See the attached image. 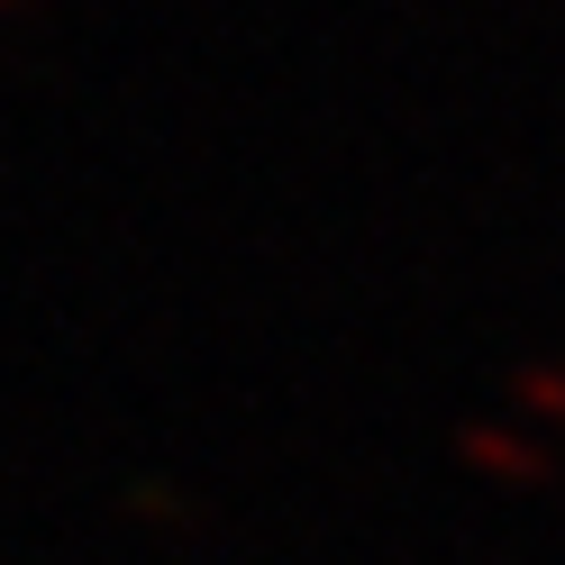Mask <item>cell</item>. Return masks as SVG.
Wrapping results in <instances>:
<instances>
[{
	"label": "cell",
	"mask_w": 565,
	"mask_h": 565,
	"mask_svg": "<svg viewBox=\"0 0 565 565\" xmlns=\"http://www.w3.org/2000/svg\"><path fill=\"white\" fill-rule=\"evenodd\" d=\"M466 456H475V466H492V475H520V483L539 475V456L511 447V438H492V429H475V438H466Z\"/></svg>",
	"instance_id": "1"
},
{
	"label": "cell",
	"mask_w": 565,
	"mask_h": 565,
	"mask_svg": "<svg viewBox=\"0 0 565 565\" xmlns=\"http://www.w3.org/2000/svg\"><path fill=\"white\" fill-rule=\"evenodd\" d=\"M0 10H28V0H0Z\"/></svg>",
	"instance_id": "2"
}]
</instances>
